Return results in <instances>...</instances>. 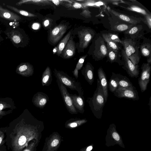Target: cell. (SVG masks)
Instances as JSON below:
<instances>
[{
  "instance_id": "1",
  "label": "cell",
  "mask_w": 151,
  "mask_h": 151,
  "mask_svg": "<svg viewBox=\"0 0 151 151\" xmlns=\"http://www.w3.org/2000/svg\"><path fill=\"white\" fill-rule=\"evenodd\" d=\"M87 101L94 115L97 118H100L106 102L103 89L98 79L97 80V87L93 96L88 98Z\"/></svg>"
},
{
  "instance_id": "2",
  "label": "cell",
  "mask_w": 151,
  "mask_h": 151,
  "mask_svg": "<svg viewBox=\"0 0 151 151\" xmlns=\"http://www.w3.org/2000/svg\"><path fill=\"white\" fill-rule=\"evenodd\" d=\"M54 73L57 80H58L65 87L72 90L77 91L79 95L84 97L83 91L80 83L63 71L55 69Z\"/></svg>"
},
{
  "instance_id": "3",
  "label": "cell",
  "mask_w": 151,
  "mask_h": 151,
  "mask_svg": "<svg viewBox=\"0 0 151 151\" xmlns=\"http://www.w3.org/2000/svg\"><path fill=\"white\" fill-rule=\"evenodd\" d=\"M125 53L129 59L135 65H137L139 62L140 56L139 54V47L136 42L131 39L126 38L122 41Z\"/></svg>"
},
{
  "instance_id": "4",
  "label": "cell",
  "mask_w": 151,
  "mask_h": 151,
  "mask_svg": "<svg viewBox=\"0 0 151 151\" xmlns=\"http://www.w3.org/2000/svg\"><path fill=\"white\" fill-rule=\"evenodd\" d=\"M57 81L62 98L68 111L71 114H77L78 112L73 104L70 93L66 87L58 80H57Z\"/></svg>"
},
{
  "instance_id": "5",
  "label": "cell",
  "mask_w": 151,
  "mask_h": 151,
  "mask_svg": "<svg viewBox=\"0 0 151 151\" xmlns=\"http://www.w3.org/2000/svg\"><path fill=\"white\" fill-rule=\"evenodd\" d=\"M113 93L115 96L119 98H124L134 101L139 99L136 88H118Z\"/></svg>"
},
{
  "instance_id": "6",
  "label": "cell",
  "mask_w": 151,
  "mask_h": 151,
  "mask_svg": "<svg viewBox=\"0 0 151 151\" xmlns=\"http://www.w3.org/2000/svg\"><path fill=\"white\" fill-rule=\"evenodd\" d=\"M122 54L124 60V66L122 68L126 70L130 77L137 78L138 77L139 72L138 65H135L127 57L124 50H122Z\"/></svg>"
},
{
  "instance_id": "7",
  "label": "cell",
  "mask_w": 151,
  "mask_h": 151,
  "mask_svg": "<svg viewBox=\"0 0 151 151\" xmlns=\"http://www.w3.org/2000/svg\"><path fill=\"white\" fill-rule=\"evenodd\" d=\"M79 39V47L85 49L86 48L94 35L93 31L89 29H83L78 32Z\"/></svg>"
},
{
  "instance_id": "8",
  "label": "cell",
  "mask_w": 151,
  "mask_h": 151,
  "mask_svg": "<svg viewBox=\"0 0 151 151\" xmlns=\"http://www.w3.org/2000/svg\"><path fill=\"white\" fill-rule=\"evenodd\" d=\"M67 26L65 24H60L51 30L50 32L49 40L53 44L57 43L66 32Z\"/></svg>"
},
{
  "instance_id": "9",
  "label": "cell",
  "mask_w": 151,
  "mask_h": 151,
  "mask_svg": "<svg viewBox=\"0 0 151 151\" xmlns=\"http://www.w3.org/2000/svg\"><path fill=\"white\" fill-rule=\"evenodd\" d=\"M98 79L102 88L104 96L106 103L107 102L109 96L108 81L106 75L102 68H99L97 71Z\"/></svg>"
},
{
  "instance_id": "10",
  "label": "cell",
  "mask_w": 151,
  "mask_h": 151,
  "mask_svg": "<svg viewBox=\"0 0 151 151\" xmlns=\"http://www.w3.org/2000/svg\"><path fill=\"white\" fill-rule=\"evenodd\" d=\"M49 101V97L44 93L38 92L34 96L32 101L37 107L43 109Z\"/></svg>"
},
{
  "instance_id": "11",
  "label": "cell",
  "mask_w": 151,
  "mask_h": 151,
  "mask_svg": "<svg viewBox=\"0 0 151 151\" xmlns=\"http://www.w3.org/2000/svg\"><path fill=\"white\" fill-rule=\"evenodd\" d=\"M151 65L148 63H143L141 68L142 71L138 82L141 91L143 92L146 89L145 86V82L147 75L148 71L151 70Z\"/></svg>"
},
{
  "instance_id": "12",
  "label": "cell",
  "mask_w": 151,
  "mask_h": 151,
  "mask_svg": "<svg viewBox=\"0 0 151 151\" xmlns=\"http://www.w3.org/2000/svg\"><path fill=\"white\" fill-rule=\"evenodd\" d=\"M94 68L90 63L88 62L81 70V73L88 83L92 85L94 80Z\"/></svg>"
},
{
  "instance_id": "13",
  "label": "cell",
  "mask_w": 151,
  "mask_h": 151,
  "mask_svg": "<svg viewBox=\"0 0 151 151\" xmlns=\"http://www.w3.org/2000/svg\"><path fill=\"white\" fill-rule=\"evenodd\" d=\"M75 50V42L73 40L72 37H71L61 54L64 58H69L74 56Z\"/></svg>"
},
{
  "instance_id": "14",
  "label": "cell",
  "mask_w": 151,
  "mask_h": 151,
  "mask_svg": "<svg viewBox=\"0 0 151 151\" xmlns=\"http://www.w3.org/2000/svg\"><path fill=\"white\" fill-rule=\"evenodd\" d=\"M73 104L78 112L83 113L84 112V99L80 95L70 93Z\"/></svg>"
},
{
  "instance_id": "15",
  "label": "cell",
  "mask_w": 151,
  "mask_h": 151,
  "mask_svg": "<svg viewBox=\"0 0 151 151\" xmlns=\"http://www.w3.org/2000/svg\"><path fill=\"white\" fill-rule=\"evenodd\" d=\"M113 73L117 81L119 88H136L127 76H123L120 74H116L114 72Z\"/></svg>"
},
{
  "instance_id": "16",
  "label": "cell",
  "mask_w": 151,
  "mask_h": 151,
  "mask_svg": "<svg viewBox=\"0 0 151 151\" xmlns=\"http://www.w3.org/2000/svg\"><path fill=\"white\" fill-rule=\"evenodd\" d=\"M17 70L18 73L27 77L32 76L34 72L32 65L28 63H21L18 67Z\"/></svg>"
},
{
  "instance_id": "17",
  "label": "cell",
  "mask_w": 151,
  "mask_h": 151,
  "mask_svg": "<svg viewBox=\"0 0 151 151\" xmlns=\"http://www.w3.org/2000/svg\"><path fill=\"white\" fill-rule=\"evenodd\" d=\"M0 17L10 21H18L21 17L15 13L4 8L0 5Z\"/></svg>"
},
{
  "instance_id": "18",
  "label": "cell",
  "mask_w": 151,
  "mask_h": 151,
  "mask_svg": "<svg viewBox=\"0 0 151 151\" xmlns=\"http://www.w3.org/2000/svg\"><path fill=\"white\" fill-rule=\"evenodd\" d=\"M103 40H101L100 44L97 48L96 47V56L94 59L96 60H99L102 59L107 56L108 54V50L106 45Z\"/></svg>"
},
{
  "instance_id": "19",
  "label": "cell",
  "mask_w": 151,
  "mask_h": 151,
  "mask_svg": "<svg viewBox=\"0 0 151 151\" xmlns=\"http://www.w3.org/2000/svg\"><path fill=\"white\" fill-rule=\"evenodd\" d=\"M109 10L113 14L120 19L129 24L135 25L140 22V21L138 19L133 18L128 15L118 12L113 9H110Z\"/></svg>"
},
{
  "instance_id": "20",
  "label": "cell",
  "mask_w": 151,
  "mask_h": 151,
  "mask_svg": "<svg viewBox=\"0 0 151 151\" xmlns=\"http://www.w3.org/2000/svg\"><path fill=\"white\" fill-rule=\"evenodd\" d=\"M33 4L38 6H53V4L50 0H22L16 4L17 6H20L23 4Z\"/></svg>"
},
{
  "instance_id": "21",
  "label": "cell",
  "mask_w": 151,
  "mask_h": 151,
  "mask_svg": "<svg viewBox=\"0 0 151 151\" xmlns=\"http://www.w3.org/2000/svg\"><path fill=\"white\" fill-rule=\"evenodd\" d=\"M108 50V60L111 63L116 62L119 65H123V61L121 60L120 56L118 55V52H115L111 49L106 45Z\"/></svg>"
},
{
  "instance_id": "22",
  "label": "cell",
  "mask_w": 151,
  "mask_h": 151,
  "mask_svg": "<svg viewBox=\"0 0 151 151\" xmlns=\"http://www.w3.org/2000/svg\"><path fill=\"white\" fill-rule=\"evenodd\" d=\"M52 74L50 68L47 66L43 72L41 78L43 86H48L51 84L52 81Z\"/></svg>"
},
{
  "instance_id": "23",
  "label": "cell",
  "mask_w": 151,
  "mask_h": 151,
  "mask_svg": "<svg viewBox=\"0 0 151 151\" xmlns=\"http://www.w3.org/2000/svg\"><path fill=\"white\" fill-rule=\"evenodd\" d=\"M71 36V31H69L63 39L60 41L57 47L58 50L57 52V55H59L69 41Z\"/></svg>"
},
{
  "instance_id": "24",
  "label": "cell",
  "mask_w": 151,
  "mask_h": 151,
  "mask_svg": "<svg viewBox=\"0 0 151 151\" xmlns=\"http://www.w3.org/2000/svg\"><path fill=\"white\" fill-rule=\"evenodd\" d=\"M87 56V55H85L81 57L80 58L76 64L75 68L73 71V75L76 79H77L78 77V70L82 67L84 60Z\"/></svg>"
},
{
  "instance_id": "25",
  "label": "cell",
  "mask_w": 151,
  "mask_h": 151,
  "mask_svg": "<svg viewBox=\"0 0 151 151\" xmlns=\"http://www.w3.org/2000/svg\"><path fill=\"white\" fill-rule=\"evenodd\" d=\"M109 86L110 91L113 93L119 88L118 82L113 72L109 80Z\"/></svg>"
},
{
  "instance_id": "26",
  "label": "cell",
  "mask_w": 151,
  "mask_h": 151,
  "mask_svg": "<svg viewBox=\"0 0 151 151\" xmlns=\"http://www.w3.org/2000/svg\"><path fill=\"white\" fill-rule=\"evenodd\" d=\"M134 25L131 24H120L115 25L112 28V29L118 32L126 31Z\"/></svg>"
},
{
  "instance_id": "27",
  "label": "cell",
  "mask_w": 151,
  "mask_h": 151,
  "mask_svg": "<svg viewBox=\"0 0 151 151\" xmlns=\"http://www.w3.org/2000/svg\"><path fill=\"white\" fill-rule=\"evenodd\" d=\"M140 50L142 55L147 58L151 56V45L149 43H145L141 46Z\"/></svg>"
},
{
  "instance_id": "28",
  "label": "cell",
  "mask_w": 151,
  "mask_h": 151,
  "mask_svg": "<svg viewBox=\"0 0 151 151\" xmlns=\"http://www.w3.org/2000/svg\"><path fill=\"white\" fill-rule=\"evenodd\" d=\"M6 6L7 8L23 16L30 17H36V15L33 14L24 10L19 9L15 7L9 5H7Z\"/></svg>"
},
{
  "instance_id": "29",
  "label": "cell",
  "mask_w": 151,
  "mask_h": 151,
  "mask_svg": "<svg viewBox=\"0 0 151 151\" xmlns=\"http://www.w3.org/2000/svg\"><path fill=\"white\" fill-rule=\"evenodd\" d=\"M126 8L129 10L138 13L144 16L149 14L144 9L134 5H130Z\"/></svg>"
},
{
  "instance_id": "30",
  "label": "cell",
  "mask_w": 151,
  "mask_h": 151,
  "mask_svg": "<svg viewBox=\"0 0 151 151\" xmlns=\"http://www.w3.org/2000/svg\"><path fill=\"white\" fill-rule=\"evenodd\" d=\"M103 38L106 42L107 45L111 49L115 52H118L119 50V47L117 43L109 40L103 34L102 35Z\"/></svg>"
},
{
  "instance_id": "31",
  "label": "cell",
  "mask_w": 151,
  "mask_h": 151,
  "mask_svg": "<svg viewBox=\"0 0 151 151\" xmlns=\"http://www.w3.org/2000/svg\"><path fill=\"white\" fill-rule=\"evenodd\" d=\"M9 37L12 42L16 44L20 43L22 40L21 34L14 31L10 32Z\"/></svg>"
},
{
  "instance_id": "32",
  "label": "cell",
  "mask_w": 151,
  "mask_h": 151,
  "mask_svg": "<svg viewBox=\"0 0 151 151\" xmlns=\"http://www.w3.org/2000/svg\"><path fill=\"white\" fill-rule=\"evenodd\" d=\"M142 29V26L134 25L125 32V34L132 35L137 34Z\"/></svg>"
},
{
  "instance_id": "33",
  "label": "cell",
  "mask_w": 151,
  "mask_h": 151,
  "mask_svg": "<svg viewBox=\"0 0 151 151\" xmlns=\"http://www.w3.org/2000/svg\"><path fill=\"white\" fill-rule=\"evenodd\" d=\"M110 40L116 43H122V41L119 39L118 35L111 33L103 34Z\"/></svg>"
},
{
  "instance_id": "34",
  "label": "cell",
  "mask_w": 151,
  "mask_h": 151,
  "mask_svg": "<svg viewBox=\"0 0 151 151\" xmlns=\"http://www.w3.org/2000/svg\"><path fill=\"white\" fill-rule=\"evenodd\" d=\"M6 129H0V146L6 142Z\"/></svg>"
},
{
  "instance_id": "35",
  "label": "cell",
  "mask_w": 151,
  "mask_h": 151,
  "mask_svg": "<svg viewBox=\"0 0 151 151\" xmlns=\"http://www.w3.org/2000/svg\"><path fill=\"white\" fill-rule=\"evenodd\" d=\"M145 19L144 22L147 25L150 29L151 28V14H149L145 16Z\"/></svg>"
},
{
  "instance_id": "36",
  "label": "cell",
  "mask_w": 151,
  "mask_h": 151,
  "mask_svg": "<svg viewBox=\"0 0 151 151\" xmlns=\"http://www.w3.org/2000/svg\"><path fill=\"white\" fill-rule=\"evenodd\" d=\"M80 14L86 18H89L91 17V12L87 8L83 9Z\"/></svg>"
},
{
  "instance_id": "37",
  "label": "cell",
  "mask_w": 151,
  "mask_h": 151,
  "mask_svg": "<svg viewBox=\"0 0 151 151\" xmlns=\"http://www.w3.org/2000/svg\"><path fill=\"white\" fill-rule=\"evenodd\" d=\"M73 6V7L76 9H78L81 8L83 7V5L81 4L77 3V2H74V3L72 5Z\"/></svg>"
},
{
  "instance_id": "38",
  "label": "cell",
  "mask_w": 151,
  "mask_h": 151,
  "mask_svg": "<svg viewBox=\"0 0 151 151\" xmlns=\"http://www.w3.org/2000/svg\"><path fill=\"white\" fill-rule=\"evenodd\" d=\"M40 27V25L38 23H33L32 26V28L35 30H37L39 29Z\"/></svg>"
},
{
  "instance_id": "39",
  "label": "cell",
  "mask_w": 151,
  "mask_h": 151,
  "mask_svg": "<svg viewBox=\"0 0 151 151\" xmlns=\"http://www.w3.org/2000/svg\"><path fill=\"white\" fill-rule=\"evenodd\" d=\"M59 140L57 139H54L51 142V145L52 147L57 146L59 143Z\"/></svg>"
},
{
  "instance_id": "40",
  "label": "cell",
  "mask_w": 151,
  "mask_h": 151,
  "mask_svg": "<svg viewBox=\"0 0 151 151\" xmlns=\"http://www.w3.org/2000/svg\"><path fill=\"white\" fill-rule=\"evenodd\" d=\"M112 136L114 138L116 141L119 139V134L116 133L114 132L113 133Z\"/></svg>"
},
{
  "instance_id": "41",
  "label": "cell",
  "mask_w": 151,
  "mask_h": 151,
  "mask_svg": "<svg viewBox=\"0 0 151 151\" xmlns=\"http://www.w3.org/2000/svg\"><path fill=\"white\" fill-rule=\"evenodd\" d=\"M43 23L44 26L46 27L49 25L50 24V21L48 19H45L43 21Z\"/></svg>"
},
{
  "instance_id": "42",
  "label": "cell",
  "mask_w": 151,
  "mask_h": 151,
  "mask_svg": "<svg viewBox=\"0 0 151 151\" xmlns=\"http://www.w3.org/2000/svg\"><path fill=\"white\" fill-rule=\"evenodd\" d=\"M78 122H72L69 125L71 127H75L78 126Z\"/></svg>"
},
{
  "instance_id": "43",
  "label": "cell",
  "mask_w": 151,
  "mask_h": 151,
  "mask_svg": "<svg viewBox=\"0 0 151 151\" xmlns=\"http://www.w3.org/2000/svg\"><path fill=\"white\" fill-rule=\"evenodd\" d=\"M0 151H7L6 147L4 145L0 146Z\"/></svg>"
},
{
  "instance_id": "44",
  "label": "cell",
  "mask_w": 151,
  "mask_h": 151,
  "mask_svg": "<svg viewBox=\"0 0 151 151\" xmlns=\"http://www.w3.org/2000/svg\"><path fill=\"white\" fill-rule=\"evenodd\" d=\"M147 63L151 65V56L147 58Z\"/></svg>"
},
{
  "instance_id": "45",
  "label": "cell",
  "mask_w": 151,
  "mask_h": 151,
  "mask_svg": "<svg viewBox=\"0 0 151 151\" xmlns=\"http://www.w3.org/2000/svg\"><path fill=\"white\" fill-rule=\"evenodd\" d=\"M58 49L57 47H55L53 50V53L54 54L57 53L58 51Z\"/></svg>"
},
{
  "instance_id": "46",
  "label": "cell",
  "mask_w": 151,
  "mask_h": 151,
  "mask_svg": "<svg viewBox=\"0 0 151 151\" xmlns=\"http://www.w3.org/2000/svg\"><path fill=\"white\" fill-rule=\"evenodd\" d=\"M92 146H90L88 147L86 149V151H90L92 150Z\"/></svg>"
},
{
  "instance_id": "47",
  "label": "cell",
  "mask_w": 151,
  "mask_h": 151,
  "mask_svg": "<svg viewBox=\"0 0 151 151\" xmlns=\"http://www.w3.org/2000/svg\"><path fill=\"white\" fill-rule=\"evenodd\" d=\"M3 108V105L2 104H0V111Z\"/></svg>"
},
{
  "instance_id": "48",
  "label": "cell",
  "mask_w": 151,
  "mask_h": 151,
  "mask_svg": "<svg viewBox=\"0 0 151 151\" xmlns=\"http://www.w3.org/2000/svg\"><path fill=\"white\" fill-rule=\"evenodd\" d=\"M151 96L150 98V101H149V104H148V105H149L150 106V110H151Z\"/></svg>"
}]
</instances>
